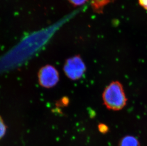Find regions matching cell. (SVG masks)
I'll return each mask as SVG.
<instances>
[{
	"instance_id": "cell-1",
	"label": "cell",
	"mask_w": 147,
	"mask_h": 146,
	"mask_svg": "<svg viewBox=\"0 0 147 146\" xmlns=\"http://www.w3.org/2000/svg\"><path fill=\"white\" fill-rule=\"evenodd\" d=\"M102 99L107 109L113 111L122 110L127 102L123 86L119 81L113 82L106 87Z\"/></svg>"
},
{
	"instance_id": "cell-2",
	"label": "cell",
	"mask_w": 147,
	"mask_h": 146,
	"mask_svg": "<svg viewBox=\"0 0 147 146\" xmlns=\"http://www.w3.org/2000/svg\"><path fill=\"white\" fill-rule=\"evenodd\" d=\"M86 71V65L79 55L68 58L63 66V71L66 76L74 81L81 79Z\"/></svg>"
},
{
	"instance_id": "cell-3",
	"label": "cell",
	"mask_w": 147,
	"mask_h": 146,
	"mask_svg": "<svg viewBox=\"0 0 147 146\" xmlns=\"http://www.w3.org/2000/svg\"><path fill=\"white\" fill-rule=\"evenodd\" d=\"M39 84L43 88H51L58 84L60 80L59 73L54 66L47 65L42 66L38 73Z\"/></svg>"
},
{
	"instance_id": "cell-4",
	"label": "cell",
	"mask_w": 147,
	"mask_h": 146,
	"mask_svg": "<svg viewBox=\"0 0 147 146\" xmlns=\"http://www.w3.org/2000/svg\"><path fill=\"white\" fill-rule=\"evenodd\" d=\"M114 1L115 0H90V4L95 12L102 13L104 7Z\"/></svg>"
},
{
	"instance_id": "cell-5",
	"label": "cell",
	"mask_w": 147,
	"mask_h": 146,
	"mask_svg": "<svg viewBox=\"0 0 147 146\" xmlns=\"http://www.w3.org/2000/svg\"><path fill=\"white\" fill-rule=\"evenodd\" d=\"M118 146H140V144L135 137L127 135L121 139Z\"/></svg>"
},
{
	"instance_id": "cell-6",
	"label": "cell",
	"mask_w": 147,
	"mask_h": 146,
	"mask_svg": "<svg viewBox=\"0 0 147 146\" xmlns=\"http://www.w3.org/2000/svg\"><path fill=\"white\" fill-rule=\"evenodd\" d=\"M6 126L1 116H0V139L3 138L5 134L6 131Z\"/></svg>"
},
{
	"instance_id": "cell-7",
	"label": "cell",
	"mask_w": 147,
	"mask_h": 146,
	"mask_svg": "<svg viewBox=\"0 0 147 146\" xmlns=\"http://www.w3.org/2000/svg\"><path fill=\"white\" fill-rule=\"evenodd\" d=\"M71 4L75 6H79L85 4L88 0H68Z\"/></svg>"
},
{
	"instance_id": "cell-8",
	"label": "cell",
	"mask_w": 147,
	"mask_h": 146,
	"mask_svg": "<svg viewBox=\"0 0 147 146\" xmlns=\"http://www.w3.org/2000/svg\"><path fill=\"white\" fill-rule=\"evenodd\" d=\"M98 130L102 133H106L108 131V126L103 123H100L98 126Z\"/></svg>"
},
{
	"instance_id": "cell-9",
	"label": "cell",
	"mask_w": 147,
	"mask_h": 146,
	"mask_svg": "<svg viewBox=\"0 0 147 146\" xmlns=\"http://www.w3.org/2000/svg\"><path fill=\"white\" fill-rule=\"evenodd\" d=\"M138 2L141 7L147 11V0H138Z\"/></svg>"
}]
</instances>
